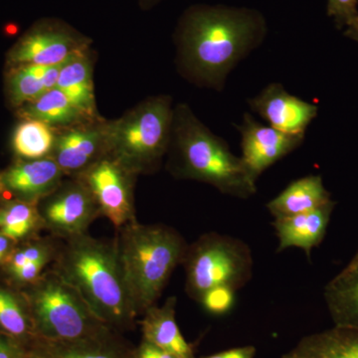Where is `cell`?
Returning a JSON list of instances; mask_svg holds the SVG:
<instances>
[{
    "label": "cell",
    "instance_id": "obj_10",
    "mask_svg": "<svg viewBox=\"0 0 358 358\" xmlns=\"http://www.w3.org/2000/svg\"><path fill=\"white\" fill-rule=\"evenodd\" d=\"M136 174L109 155L77 176L93 195L101 215L109 219L115 229L136 221L134 185Z\"/></svg>",
    "mask_w": 358,
    "mask_h": 358
},
{
    "label": "cell",
    "instance_id": "obj_19",
    "mask_svg": "<svg viewBox=\"0 0 358 358\" xmlns=\"http://www.w3.org/2000/svg\"><path fill=\"white\" fill-rule=\"evenodd\" d=\"M333 201L322 176L310 174L289 183L268 202L267 209L274 218L289 217L315 210Z\"/></svg>",
    "mask_w": 358,
    "mask_h": 358
},
{
    "label": "cell",
    "instance_id": "obj_36",
    "mask_svg": "<svg viewBox=\"0 0 358 358\" xmlns=\"http://www.w3.org/2000/svg\"><path fill=\"white\" fill-rule=\"evenodd\" d=\"M358 264V249L357 253L355 254V256L352 257V260L350 261V263L346 265V267H352V266L357 265Z\"/></svg>",
    "mask_w": 358,
    "mask_h": 358
},
{
    "label": "cell",
    "instance_id": "obj_25",
    "mask_svg": "<svg viewBox=\"0 0 358 358\" xmlns=\"http://www.w3.org/2000/svg\"><path fill=\"white\" fill-rule=\"evenodd\" d=\"M57 129L36 120H20L11 136L15 159L35 160L51 157Z\"/></svg>",
    "mask_w": 358,
    "mask_h": 358
},
{
    "label": "cell",
    "instance_id": "obj_28",
    "mask_svg": "<svg viewBox=\"0 0 358 358\" xmlns=\"http://www.w3.org/2000/svg\"><path fill=\"white\" fill-rule=\"evenodd\" d=\"M233 296H234V292L230 291V289H213V291L205 294L200 303L208 312L223 313L231 308L233 303Z\"/></svg>",
    "mask_w": 358,
    "mask_h": 358
},
{
    "label": "cell",
    "instance_id": "obj_14",
    "mask_svg": "<svg viewBox=\"0 0 358 358\" xmlns=\"http://www.w3.org/2000/svg\"><path fill=\"white\" fill-rule=\"evenodd\" d=\"M248 102L268 126L286 134H305L319 113L317 105L292 95L279 83L268 85Z\"/></svg>",
    "mask_w": 358,
    "mask_h": 358
},
{
    "label": "cell",
    "instance_id": "obj_15",
    "mask_svg": "<svg viewBox=\"0 0 358 358\" xmlns=\"http://www.w3.org/2000/svg\"><path fill=\"white\" fill-rule=\"evenodd\" d=\"M32 345L45 358H131L134 348L120 331L110 327L75 341H47L36 338Z\"/></svg>",
    "mask_w": 358,
    "mask_h": 358
},
{
    "label": "cell",
    "instance_id": "obj_1",
    "mask_svg": "<svg viewBox=\"0 0 358 358\" xmlns=\"http://www.w3.org/2000/svg\"><path fill=\"white\" fill-rule=\"evenodd\" d=\"M265 34L263 16L251 9L190 7L176 33L179 68L192 83L222 91L228 75Z\"/></svg>",
    "mask_w": 358,
    "mask_h": 358
},
{
    "label": "cell",
    "instance_id": "obj_11",
    "mask_svg": "<svg viewBox=\"0 0 358 358\" xmlns=\"http://www.w3.org/2000/svg\"><path fill=\"white\" fill-rule=\"evenodd\" d=\"M106 124L98 119L57 129L51 157L65 176L77 178L108 155Z\"/></svg>",
    "mask_w": 358,
    "mask_h": 358
},
{
    "label": "cell",
    "instance_id": "obj_37",
    "mask_svg": "<svg viewBox=\"0 0 358 358\" xmlns=\"http://www.w3.org/2000/svg\"><path fill=\"white\" fill-rule=\"evenodd\" d=\"M1 199H2L1 194H0V200H1Z\"/></svg>",
    "mask_w": 358,
    "mask_h": 358
},
{
    "label": "cell",
    "instance_id": "obj_35",
    "mask_svg": "<svg viewBox=\"0 0 358 358\" xmlns=\"http://www.w3.org/2000/svg\"><path fill=\"white\" fill-rule=\"evenodd\" d=\"M159 1V0H140V4L141 8H148V7H152Z\"/></svg>",
    "mask_w": 358,
    "mask_h": 358
},
{
    "label": "cell",
    "instance_id": "obj_8",
    "mask_svg": "<svg viewBox=\"0 0 358 358\" xmlns=\"http://www.w3.org/2000/svg\"><path fill=\"white\" fill-rule=\"evenodd\" d=\"M90 39L63 21L46 18L34 23L6 54V67H57L89 50Z\"/></svg>",
    "mask_w": 358,
    "mask_h": 358
},
{
    "label": "cell",
    "instance_id": "obj_18",
    "mask_svg": "<svg viewBox=\"0 0 358 358\" xmlns=\"http://www.w3.org/2000/svg\"><path fill=\"white\" fill-rule=\"evenodd\" d=\"M281 358H358V329L334 324L308 334Z\"/></svg>",
    "mask_w": 358,
    "mask_h": 358
},
{
    "label": "cell",
    "instance_id": "obj_34",
    "mask_svg": "<svg viewBox=\"0 0 358 358\" xmlns=\"http://www.w3.org/2000/svg\"><path fill=\"white\" fill-rule=\"evenodd\" d=\"M22 358H45L44 355H42L41 352L35 348L34 345H29L27 346V350H26L25 355H23Z\"/></svg>",
    "mask_w": 358,
    "mask_h": 358
},
{
    "label": "cell",
    "instance_id": "obj_21",
    "mask_svg": "<svg viewBox=\"0 0 358 358\" xmlns=\"http://www.w3.org/2000/svg\"><path fill=\"white\" fill-rule=\"evenodd\" d=\"M56 88L62 91L89 119H100L96 108L93 63L89 50L70 59L60 68Z\"/></svg>",
    "mask_w": 358,
    "mask_h": 358
},
{
    "label": "cell",
    "instance_id": "obj_30",
    "mask_svg": "<svg viewBox=\"0 0 358 358\" xmlns=\"http://www.w3.org/2000/svg\"><path fill=\"white\" fill-rule=\"evenodd\" d=\"M131 358H176L171 353L160 350L145 339H141L140 345L134 348Z\"/></svg>",
    "mask_w": 358,
    "mask_h": 358
},
{
    "label": "cell",
    "instance_id": "obj_23",
    "mask_svg": "<svg viewBox=\"0 0 358 358\" xmlns=\"http://www.w3.org/2000/svg\"><path fill=\"white\" fill-rule=\"evenodd\" d=\"M15 110L20 120H36L55 129L93 121L56 87Z\"/></svg>",
    "mask_w": 358,
    "mask_h": 358
},
{
    "label": "cell",
    "instance_id": "obj_12",
    "mask_svg": "<svg viewBox=\"0 0 358 358\" xmlns=\"http://www.w3.org/2000/svg\"><path fill=\"white\" fill-rule=\"evenodd\" d=\"M236 128L241 134L242 159L256 180L268 167L300 148L305 140V134L282 133L264 126L249 113Z\"/></svg>",
    "mask_w": 358,
    "mask_h": 358
},
{
    "label": "cell",
    "instance_id": "obj_26",
    "mask_svg": "<svg viewBox=\"0 0 358 358\" xmlns=\"http://www.w3.org/2000/svg\"><path fill=\"white\" fill-rule=\"evenodd\" d=\"M43 230L37 204L0 200V232L17 243L39 236Z\"/></svg>",
    "mask_w": 358,
    "mask_h": 358
},
{
    "label": "cell",
    "instance_id": "obj_27",
    "mask_svg": "<svg viewBox=\"0 0 358 358\" xmlns=\"http://www.w3.org/2000/svg\"><path fill=\"white\" fill-rule=\"evenodd\" d=\"M358 0H327V11L338 29L348 27L358 16Z\"/></svg>",
    "mask_w": 358,
    "mask_h": 358
},
{
    "label": "cell",
    "instance_id": "obj_24",
    "mask_svg": "<svg viewBox=\"0 0 358 358\" xmlns=\"http://www.w3.org/2000/svg\"><path fill=\"white\" fill-rule=\"evenodd\" d=\"M0 334L26 345L36 339L29 303L22 289L0 280Z\"/></svg>",
    "mask_w": 358,
    "mask_h": 358
},
{
    "label": "cell",
    "instance_id": "obj_17",
    "mask_svg": "<svg viewBox=\"0 0 358 358\" xmlns=\"http://www.w3.org/2000/svg\"><path fill=\"white\" fill-rule=\"evenodd\" d=\"M176 305L178 298L169 296L160 307L155 305L148 308L138 320L143 338L176 358H196L192 345L179 331Z\"/></svg>",
    "mask_w": 358,
    "mask_h": 358
},
{
    "label": "cell",
    "instance_id": "obj_2",
    "mask_svg": "<svg viewBox=\"0 0 358 358\" xmlns=\"http://www.w3.org/2000/svg\"><path fill=\"white\" fill-rule=\"evenodd\" d=\"M50 267L77 289L96 317L115 331L133 329L138 313L122 275L115 240L82 234L62 240Z\"/></svg>",
    "mask_w": 358,
    "mask_h": 358
},
{
    "label": "cell",
    "instance_id": "obj_33",
    "mask_svg": "<svg viewBox=\"0 0 358 358\" xmlns=\"http://www.w3.org/2000/svg\"><path fill=\"white\" fill-rule=\"evenodd\" d=\"M345 36L358 42V16L345 28Z\"/></svg>",
    "mask_w": 358,
    "mask_h": 358
},
{
    "label": "cell",
    "instance_id": "obj_31",
    "mask_svg": "<svg viewBox=\"0 0 358 358\" xmlns=\"http://www.w3.org/2000/svg\"><path fill=\"white\" fill-rule=\"evenodd\" d=\"M257 350L254 345L238 346V348H229L223 352L214 353L201 358H254Z\"/></svg>",
    "mask_w": 358,
    "mask_h": 358
},
{
    "label": "cell",
    "instance_id": "obj_22",
    "mask_svg": "<svg viewBox=\"0 0 358 358\" xmlns=\"http://www.w3.org/2000/svg\"><path fill=\"white\" fill-rule=\"evenodd\" d=\"M324 299L334 326L358 329V264L345 266L327 282Z\"/></svg>",
    "mask_w": 358,
    "mask_h": 358
},
{
    "label": "cell",
    "instance_id": "obj_29",
    "mask_svg": "<svg viewBox=\"0 0 358 358\" xmlns=\"http://www.w3.org/2000/svg\"><path fill=\"white\" fill-rule=\"evenodd\" d=\"M27 346L17 339L0 334V358H22Z\"/></svg>",
    "mask_w": 358,
    "mask_h": 358
},
{
    "label": "cell",
    "instance_id": "obj_13",
    "mask_svg": "<svg viewBox=\"0 0 358 358\" xmlns=\"http://www.w3.org/2000/svg\"><path fill=\"white\" fill-rule=\"evenodd\" d=\"M65 174L51 157L35 160L14 159L0 171L2 199L38 204L64 180Z\"/></svg>",
    "mask_w": 358,
    "mask_h": 358
},
{
    "label": "cell",
    "instance_id": "obj_5",
    "mask_svg": "<svg viewBox=\"0 0 358 358\" xmlns=\"http://www.w3.org/2000/svg\"><path fill=\"white\" fill-rule=\"evenodd\" d=\"M173 115L171 96H155L107 122L108 155L136 176L155 173L169 152Z\"/></svg>",
    "mask_w": 358,
    "mask_h": 358
},
{
    "label": "cell",
    "instance_id": "obj_4",
    "mask_svg": "<svg viewBox=\"0 0 358 358\" xmlns=\"http://www.w3.org/2000/svg\"><path fill=\"white\" fill-rule=\"evenodd\" d=\"M115 248L122 275L138 317L157 305L188 244L178 231L134 221L117 230Z\"/></svg>",
    "mask_w": 358,
    "mask_h": 358
},
{
    "label": "cell",
    "instance_id": "obj_16",
    "mask_svg": "<svg viewBox=\"0 0 358 358\" xmlns=\"http://www.w3.org/2000/svg\"><path fill=\"white\" fill-rule=\"evenodd\" d=\"M336 202L324 205L315 210L289 217L274 218L272 225L278 238L277 252L299 248L310 259L313 250L326 236Z\"/></svg>",
    "mask_w": 358,
    "mask_h": 358
},
{
    "label": "cell",
    "instance_id": "obj_7",
    "mask_svg": "<svg viewBox=\"0 0 358 358\" xmlns=\"http://www.w3.org/2000/svg\"><path fill=\"white\" fill-rule=\"evenodd\" d=\"M185 291L200 303L213 289L243 288L253 275L254 259L248 245L217 232L205 233L186 249Z\"/></svg>",
    "mask_w": 358,
    "mask_h": 358
},
{
    "label": "cell",
    "instance_id": "obj_6",
    "mask_svg": "<svg viewBox=\"0 0 358 358\" xmlns=\"http://www.w3.org/2000/svg\"><path fill=\"white\" fill-rule=\"evenodd\" d=\"M31 313L36 338L75 341L107 329L74 287L49 267L22 289Z\"/></svg>",
    "mask_w": 358,
    "mask_h": 358
},
{
    "label": "cell",
    "instance_id": "obj_3",
    "mask_svg": "<svg viewBox=\"0 0 358 358\" xmlns=\"http://www.w3.org/2000/svg\"><path fill=\"white\" fill-rule=\"evenodd\" d=\"M167 154V169L174 178L206 183L236 199L256 194L257 180L242 157L233 154L227 141L212 133L185 103L174 109Z\"/></svg>",
    "mask_w": 358,
    "mask_h": 358
},
{
    "label": "cell",
    "instance_id": "obj_9",
    "mask_svg": "<svg viewBox=\"0 0 358 358\" xmlns=\"http://www.w3.org/2000/svg\"><path fill=\"white\" fill-rule=\"evenodd\" d=\"M43 230L59 240L86 234L101 215L93 195L77 178L63 180L51 194L37 204Z\"/></svg>",
    "mask_w": 358,
    "mask_h": 358
},
{
    "label": "cell",
    "instance_id": "obj_20",
    "mask_svg": "<svg viewBox=\"0 0 358 358\" xmlns=\"http://www.w3.org/2000/svg\"><path fill=\"white\" fill-rule=\"evenodd\" d=\"M61 67L22 65L7 68L6 93L9 105L13 109H20L55 88Z\"/></svg>",
    "mask_w": 358,
    "mask_h": 358
},
{
    "label": "cell",
    "instance_id": "obj_32",
    "mask_svg": "<svg viewBox=\"0 0 358 358\" xmlns=\"http://www.w3.org/2000/svg\"><path fill=\"white\" fill-rule=\"evenodd\" d=\"M17 242L10 239L0 232V268L2 267L8 256L13 253L15 247L17 246Z\"/></svg>",
    "mask_w": 358,
    "mask_h": 358
}]
</instances>
